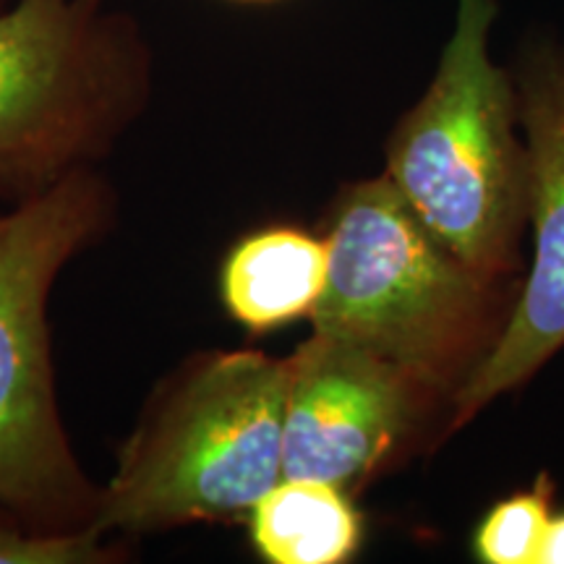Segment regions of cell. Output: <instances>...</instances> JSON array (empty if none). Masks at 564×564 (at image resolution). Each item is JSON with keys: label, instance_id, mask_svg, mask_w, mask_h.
<instances>
[{"label": "cell", "instance_id": "cell-7", "mask_svg": "<svg viewBox=\"0 0 564 564\" xmlns=\"http://www.w3.org/2000/svg\"><path fill=\"white\" fill-rule=\"evenodd\" d=\"M512 79L531 162L533 262L494 348L453 394L449 432L525 384L564 348V42L531 34Z\"/></svg>", "mask_w": 564, "mask_h": 564}, {"label": "cell", "instance_id": "cell-14", "mask_svg": "<svg viewBox=\"0 0 564 564\" xmlns=\"http://www.w3.org/2000/svg\"><path fill=\"white\" fill-rule=\"evenodd\" d=\"M11 3H17V0H0V11H3V9H9Z\"/></svg>", "mask_w": 564, "mask_h": 564}, {"label": "cell", "instance_id": "cell-1", "mask_svg": "<svg viewBox=\"0 0 564 564\" xmlns=\"http://www.w3.org/2000/svg\"><path fill=\"white\" fill-rule=\"evenodd\" d=\"M288 358L209 350L154 387L100 486L95 531L139 539L232 523L282 478Z\"/></svg>", "mask_w": 564, "mask_h": 564}, {"label": "cell", "instance_id": "cell-13", "mask_svg": "<svg viewBox=\"0 0 564 564\" xmlns=\"http://www.w3.org/2000/svg\"><path fill=\"white\" fill-rule=\"evenodd\" d=\"M232 3H274V0H232Z\"/></svg>", "mask_w": 564, "mask_h": 564}, {"label": "cell", "instance_id": "cell-12", "mask_svg": "<svg viewBox=\"0 0 564 564\" xmlns=\"http://www.w3.org/2000/svg\"><path fill=\"white\" fill-rule=\"evenodd\" d=\"M535 564H564V514L549 520L544 544Z\"/></svg>", "mask_w": 564, "mask_h": 564}, {"label": "cell", "instance_id": "cell-8", "mask_svg": "<svg viewBox=\"0 0 564 564\" xmlns=\"http://www.w3.org/2000/svg\"><path fill=\"white\" fill-rule=\"evenodd\" d=\"M327 241L274 225L232 246L220 270V299L230 319L253 335L272 333L303 316L312 319L327 285Z\"/></svg>", "mask_w": 564, "mask_h": 564}, {"label": "cell", "instance_id": "cell-3", "mask_svg": "<svg viewBox=\"0 0 564 564\" xmlns=\"http://www.w3.org/2000/svg\"><path fill=\"white\" fill-rule=\"evenodd\" d=\"M497 9L499 0H457L434 79L394 126L384 175L460 262L502 280L520 270L531 162L512 70L489 51Z\"/></svg>", "mask_w": 564, "mask_h": 564}, {"label": "cell", "instance_id": "cell-6", "mask_svg": "<svg viewBox=\"0 0 564 564\" xmlns=\"http://www.w3.org/2000/svg\"><path fill=\"white\" fill-rule=\"evenodd\" d=\"M453 394L423 373L314 333L288 358L282 478L352 494L384 468Z\"/></svg>", "mask_w": 564, "mask_h": 564}, {"label": "cell", "instance_id": "cell-10", "mask_svg": "<svg viewBox=\"0 0 564 564\" xmlns=\"http://www.w3.org/2000/svg\"><path fill=\"white\" fill-rule=\"evenodd\" d=\"M552 520V481L546 474L531 489L512 494L486 514L476 531V554L486 564H535Z\"/></svg>", "mask_w": 564, "mask_h": 564}, {"label": "cell", "instance_id": "cell-9", "mask_svg": "<svg viewBox=\"0 0 564 564\" xmlns=\"http://www.w3.org/2000/svg\"><path fill=\"white\" fill-rule=\"evenodd\" d=\"M251 544L272 564H343L361 549L350 494L312 478H280L249 512Z\"/></svg>", "mask_w": 564, "mask_h": 564}, {"label": "cell", "instance_id": "cell-4", "mask_svg": "<svg viewBox=\"0 0 564 564\" xmlns=\"http://www.w3.org/2000/svg\"><path fill=\"white\" fill-rule=\"evenodd\" d=\"M139 19L112 0H17L0 11V202L100 167L152 100Z\"/></svg>", "mask_w": 564, "mask_h": 564}, {"label": "cell", "instance_id": "cell-5", "mask_svg": "<svg viewBox=\"0 0 564 564\" xmlns=\"http://www.w3.org/2000/svg\"><path fill=\"white\" fill-rule=\"evenodd\" d=\"M324 241L329 270L314 333L460 390L505 327L499 280L460 262L387 175L343 188Z\"/></svg>", "mask_w": 564, "mask_h": 564}, {"label": "cell", "instance_id": "cell-11", "mask_svg": "<svg viewBox=\"0 0 564 564\" xmlns=\"http://www.w3.org/2000/svg\"><path fill=\"white\" fill-rule=\"evenodd\" d=\"M126 554V539L97 531L40 533L0 514V564H116Z\"/></svg>", "mask_w": 564, "mask_h": 564}, {"label": "cell", "instance_id": "cell-2", "mask_svg": "<svg viewBox=\"0 0 564 564\" xmlns=\"http://www.w3.org/2000/svg\"><path fill=\"white\" fill-rule=\"evenodd\" d=\"M116 223L100 167L0 212V514L40 533L95 531L100 486L63 423L47 306L61 272Z\"/></svg>", "mask_w": 564, "mask_h": 564}]
</instances>
